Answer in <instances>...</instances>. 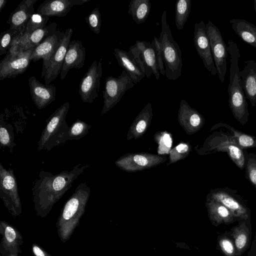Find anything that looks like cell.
<instances>
[{"label": "cell", "instance_id": "cell-20", "mask_svg": "<svg viewBox=\"0 0 256 256\" xmlns=\"http://www.w3.org/2000/svg\"><path fill=\"white\" fill-rule=\"evenodd\" d=\"M0 234L2 236L0 249L14 254L22 252L20 246L24 243L23 237L16 228L4 220H1Z\"/></svg>", "mask_w": 256, "mask_h": 256}, {"label": "cell", "instance_id": "cell-41", "mask_svg": "<svg viewBox=\"0 0 256 256\" xmlns=\"http://www.w3.org/2000/svg\"><path fill=\"white\" fill-rule=\"evenodd\" d=\"M86 21L90 29L96 34L100 32L102 26L101 14L98 7L95 8L86 18Z\"/></svg>", "mask_w": 256, "mask_h": 256}, {"label": "cell", "instance_id": "cell-31", "mask_svg": "<svg viewBox=\"0 0 256 256\" xmlns=\"http://www.w3.org/2000/svg\"><path fill=\"white\" fill-rule=\"evenodd\" d=\"M150 8V0H132L128 4V12L136 24H140L148 18Z\"/></svg>", "mask_w": 256, "mask_h": 256}, {"label": "cell", "instance_id": "cell-32", "mask_svg": "<svg viewBox=\"0 0 256 256\" xmlns=\"http://www.w3.org/2000/svg\"><path fill=\"white\" fill-rule=\"evenodd\" d=\"M14 136L12 126L7 124L3 118V114L0 116V146L4 148L8 147L10 152L12 153L14 148L16 146L14 141Z\"/></svg>", "mask_w": 256, "mask_h": 256}, {"label": "cell", "instance_id": "cell-17", "mask_svg": "<svg viewBox=\"0 0 256 256\" xmlns=\"http://www.w3.org/2000/svg\"><path fill=\"white\" fill-rule=\"evenodd\" d=\"M178 118L180 126L189 135L198 132L204 124V116L183 99L180 102Z\"/></svg>", "mask_w": 256, "mask_h": 256}, {"label": "cell", "instance_id": "cell-40", "mask_svg": "<svg viewBox=\"0 0 256 256\" xmlns=\"http://www.w3.org/2000/svg\"><path fill=\"white\" fill-rule=\"evenodd\" d=\"M232 235L234 236L236 252L240 254L246 247L248 242V232L244 227L236 228Z\"/></svg>", "mask_w": 256, "mask_h": 256}, {"label": "cell", "instance_id": "cell-15", "mask_svg": "<svg viewBox=\"0 0 256 256\" xmlns=\"http://www.w3.org/2000/svg\"><path fill=\"white\" fill-rule=\"evenodd\" d=\"M102 58L98 63L94 60L80 80L78 93L84 102L91 104L98 96L102 74Z\"/></svg>", "mask_w": 256, "mask_h": 256}, {"label": "cell", "instance_id": "cell-4", "mask_svg": "<svg viewBox=\"0 0 256 256\" xmlns=\"http://www.w3.org/2000/svg\"><path fill=\"white\" fill-rule=\"evenodd\" d=\"M166 18L164 10L161 17L162 31L158 40L164 65L165 76L168 80H174L182 74V54L180 46L173 38Z\"/></svg>", "mask_w": 256, "mask_h": 256}, {"label": "cell", "instance_id": "cell-25", "mask_svg": "<svg viewBox=\"0 0 256 256\" xmlns=\"http://www.w3.org/2000/svg\"><path fill=\"white\" fill-rule=\"evenodd\" d=\"M56 26V22H51L34 30L28 36L20 35L14 40L13 43L18 44L22 50L34 49L46 38L57 30Z\"/></svg>", "mask_w": 256, "mask_h": 256}, {"label": "cell", "instance_id": "cell-23", "mask_svg": "<svg viewBox=\"0 0 256 256\" xmlns=\"http://www.w3.org/2000/svg\"><path fill=\"white\" fill-rule=\"evenodd\" d=\"M246 64L240 72L242 87L252 107L256 104V61L249 60L244 62Z\"/></svg>", "mask_w": 256, "mask_h": 256}, {"label": "cell", "instance_id": "cell-7", "mask_svg": "<svg viewBox=\"0 0 256 256\" xmlns=\"http://www.w3.org/2000/svg\"><path fill=\"white\" fill-rule=\"evenodd\" d=\"M0 198L12 216H17L21 214L22 206L14 170L5 168L2 164H0Z\"/></svg>", "mask_w": 256, "mask_h": 256}, {"label": "cell", "instance_id": "cell-18", "mask_svg": "<svg viewBox=\"0 0 256 256\" xmlns=\"http://www.w3.org/2000/svg\"><path fill=\"white\" fill-rule=\"evenodd\" d=\"M28 86L32 100L38 110L45 108L56 100V88L53 84H43L32 76Z\"/></svg>", "mask_w": 256, "mask_h": 256}, {"label": "cell", "instance_id": "cell-30", "mask_svg": "<svg viewBox=\"0 0 256 256\" xmlns=\"http://www.w3.org/2000/svg\"><path fill=\"white\" fill-rule=\"evenodd\" d=\"M210 219L218 224H228L233 221L234 216L230 210L216 200L207 199L206 202Z\"/></svg>", "mask_w": 256, "mask_h": 256}, {"label": "cell", "instance_id": "cell-38", "mask_svg": "<svg viewBox=\"0 0 256 256\" xmlns=\"http://www.w3.org/2000/svg\"><path fill=\"white\" fill-rule=\"evenodd\" d=\"M192 146L188 142L180 143L170 150L169 152L170 162L168 165L184 159L190 154Z\"/></svg>", "mask_w": 256, "mask_h": 256}, {"label": "cell", "instance_id": "cell-3", "mask_svg": "<svg viewBox=\"0 0 256 256\" xmlns=\"http://www.w3.org/2000/svg\"><path fill=\"white\" fill-rule=\"evenodd\" d=\"M228 44L227 50L230 56V82L228 89V104L234 118L242 126H244L248 122L250 113L245 94L242 87L238 66L240 54L236 42L230 39Z\"/></svg>", "mask_w": 256, "mask_h": 256}, {"label": "cell", "instance_id": "cell-29", "mask_svg": "<svg viewBox=\"0 0 256 256\" xmlns=\"http://www.w3.org/2000/svg\"><path fill=\"white\" fill-rule=\"evenodd\" d=\"M230 23L232 29L243 41L256 48V26L242 19H231Z\"/></svg>", "mask_w": 256, "mask_h": 256}, {"label": "cell", "instance_id": "cell-45", "mask_svg": "<svg viewBox=\"0 0 256 256\" xmlns=\"http://www.w3.org/2000/svg\"><path fill=\"white\" fill-rule=\"evenodd\" d=\"M0 256H18V254H14L0 249Z\"/></svg>", "mask_w": 256, "mask_h": 256}, {"label": "cell", "instance_id": "cell-14", "mask_svg": "<svg viewBox=\"0 0 256 256\" xmlns=\"http://www.w3.org/2000/svg\"><path fill=\"white\" fill-rule=\"evenodd\" d=\"M167 158L146 152L126 154L115 162L116 165L127 172H136L148 169L164 163Z\"/></svg>", "mask_w": 256, "mask_h": 256}, {"label": "cell", "instance_id": "cell-35", "mask_svg": "<svg viewBox=\"0 0 256 256\" xmlns=\"http://www.w3.org/2000/svg\"><path fill=\"white\" fill-rule=\"evenodd\" d=\"M20 30L9 28L0 34V56L6 54L14 40L24 34Z\"/></svg>", "mask_w": 256, "mask_h": 256}, {"label": "cell", "instance_id": "cell-11", "mask_svg": "<svg viewBox=\"0 0 256 256\" xmlns=\"http://www.w3.org/2000/svg\"><path fill=\"white\" fill-rule=\"evenodd\" d=\"M33 50H9L0 62V80L15 78L24 73L29 66Z\"/></svg>", "mask_w": 256, "mask_h": 256}, {"label": "cell", "instance_id": "cell-47", "mask_svg": "<svg viewBox=\"0 0 256 256\" xmlns=\"http://www.w3.org/2000/svg\"><path fill=\"white\" fill-rule=\"evenodd\" d=\"M254 10H255V12L256 13V0H254Z\"/></svg>", "mask_w": 256, "mask_h": 256}, {"label": "cell", "instance_id": "cell-13", "mask_svg": "<svg viewBox=\"0 0 256 256\" xmlns=\"http://www.w3.org/2000/svg\"><path fill=\"white\" fill-rule=\"evenodd\" d=\"M129 50L136 58L147 78L154 74L156 80L160 78V73L154 40L150 42L137 40L136 44L130 48Z\"/></svg>", "mask_w": 256, "mask_h": 256}, {"label": "cell", "instance_id": "cell-46", "mask_svg": "<svg viewBox=\"0 0 256 256\" xmlns=\"http://www.w3.org/2000/svg\"><path fill=\"white\" fill-rule=\"evenodd\" d=\"M6 2V0H0V12H2V9L4 8Z\"/></svg>", "mask_w": 256, "mask_h": 256}, {"label": "cell", "instance_id": "cell-10", "mask_svg": "<svg viewBox=\"0 0 256 256\" xmlns=\"http://www.w3.org/2000/svg\"><path fill=\"white\" fill-rule=\"evenodd\" d=\"M206 28L217 74L222 83L227 69V46L220 30L211 21L208 22Z\"/></svg>", "mask_w": 256, "mask_h": 256}, {"label": "cell", "instance_id": "cell-27", "mask_svg": "<svg viewBox=\"0 0 256 256\" xmlns=\"http://www.w3.org/2000/svg\"><path fill=\"white\" fill-rule=\"evenodd\" d=\"M152 117V106L151 103L148 102L130 125L126 136L127 140L136 139L143 136L150 126Z\"/></svg>", "mask_w": 256, "mask_h": 256}, {"label": "cell", "instance_id": "cell-28", "mask_svg": "<svg viewBox=\"0 0 256 256\" xmlns=\"http://www.w3.org/2000/svg\"><path fill=\"white\" fill-rule=\"evenodd\" d=\"M220 130L227 132L232 137L238 145L243 150L249 148H256V136H252L236 129L223 122L214 124L211 131Z\"/></svg>", "mask_w": 256, "mask_h": 256}, {"label": "cell", "instance_id": "cell-42", "mask_svg": "<svg viewBox=\"0 0 256 256\" xmlns=\"http://www.w3.org/2000/svg\"><path fill=\"white\" fill-rule=\"evenodd\" d=\"M219 244L222 250L226 256H234L235 250L230 240L222 238L220 240Z\"/></svg>", "mask_w": 256, "mask_h": 256}, {"label": "cell", "instance_id": "cell-9", "mask_svg": "<svg viewBox=\"0 0 256 256\" xmlns=\"http://www.w3.org/2000/svg\"><path fill=\"white\" fill-rule=\"evenodd\" d=\"M237 192L236 190L228 187L216 188L210 190L206 198L223 204L234 218L246 220L250 216V210Z\"/></svg>", "mask_w": 256, "mask_h": 256}, {"label": "cell", "instance_id": "cell-26", "mask_svg": "<svg viewBox=\"0 0 256 256\" xmlns=\"http://www.w3.org/2000/svg\"><path fill=\"white\" fill-rule=\"evenodd\" d=\"M64 36V32L57 30L48 36L34 49L30 60L35 62L42 59L46 61L60 46Z\"/></svg>", "mask_w": 256, "mask_h": 256}, {"label": "cell", "instance_id": "cell-16", "mask_svg": "<svg viewBox=\"0 0 256 256\" xmlns=\"http://www.w3.org/2000/svg\"><path fill=\"white\" fill-rule=\"evenodd\" d=\"M194 45L196 52L206 70L213 76L217 74L214 61L210 42L207 34L206 24L202 20L194 24Z\"/></svg>", "mask_w": 256, "mask_h": 256}, {"label": "cell", "instance_id": "cell-34", "mask_svg": "<svg viewBox=\"0 0 256 256\" xmlns=\"http://www.w3.org/2000/svg\"><path fill=\"white\" fill-rule=\"evenodd\" d=\"M91 126L82 120H76L69 127L67 140H78L82 138L88 134Z\"/></svg>", "mask_w": 256, "mask_h": 256}, {"label": "cell", "instance_id": "cell-44", "mask_svg": "<svg viewBox=\"0 0 256 256\" xmlns=\"http://www.w3.org/2000/svg\"><path fill=\"white\" fill-rule=\"evenodd\" d=\"M32 250L34 256H52L40 246L36 244H32Z\"/></svg>", "mask_w": 256, "mask_h": 256}, {"label": "cell", "instance_id": "cell-39", "mask_svg": "<svg viewBox=\"0 0 256 256\" xmlns=\"http://www.w3.org/2000/svg\"><path fill=\"white\" fill-rule=\"evenodd\" d=\"M154 139L158 144V154H168L171 150L172 142L170 134L166 131L157 132L155 135Z\"/></svg>", "mask_w": 256, "mask_h": 256}, {"label": "cell", "instance_id": "cell-8", "mask_svg": "<svg viewBox=\"0 0 256 256\" xmlns=\"http://www.w3.org/2000/svg\"><path fill=\"white\" fill-rule=\"evenodd\" d=\"M130 76L123 70L118 78L108 76L105 81L102 91L104 106L101 114H104L114 108L121 100L126 91L134 86Z\"/></svg>", "mask_w": 256, "mask_h": 256}, {"label": "cell", "instance_id": "cell-37", "mask_svg": "<svg viewBox=\"0 0 256 256\" xmlns=\"http://www.w3.org/2000/svg\"><path fill=\"white\" fill-rule=\"evenodd\" d=\"M48 20V16L34 13L29 20L22 36H28L34 30L46 26Z\"/></svg>", "mask_w": 256, "mask_h": 256}, {"label": "cell", "instance_id": "cell-33", "mask_svg": "<svg viewBox=\"0 0 256 256\" xmlns=\"http://www.w3.org/2000/svg\"><path fill=\"white\" fill-rule=\"evenodd\" d=\"M191 0H178L176 3L175 23L178 30L183 28L190 12Z\"/></svg>", "mask_w": 256, "mask_h": 256}, {"label": "cell", "instance_id": "cell-6", "mask_svg": "<svg viewBox=\"0 0 256 256\" xmlns=\"http://www.w3.org/2000/svg\"><path fill=\"white\" fill-rule=\"evenodd\" d=\"M204 141L200 150V154H208L217 152H226L232 162L241 170L245 166L244 151L227 132L214 130Z\"/></svg>", "mask_w": 256, "mask_h": 256}, {"label": "cell", "instance_id": "cell-2", "mask_svg": "<svg viewBox=\"0 0 256 256\" xmlns=\"http://www.w3.org/2000/svg\"><path fill=\"white\" fill-rule=\"evenodd\" d=\"M90 193L86 182L78 184L74 192L64 204L56 222L58 237L62 242L70 238L79 225Z\"/></svg>", "mask_w": 256, "mask_h": 256}, {"label": "cell", "instance_id": "cell-24", "mask_svg": "<svg viewBox=\"0 0 256 256\" xmlns=\"http://www.w3.org/2000/svg\"><path fill=\"white\" fill-rule=\"evenodd\" d=\"M37 0H23L11 12L7 22L10 28L24 32L27 24L34 14V4Z\"/></svg>", "mask_w": 256, "mask_h": 256}, {"label": "cell", "instance_id": "cell-22", "mask_svg": "<svg viewBox=\"0 0 256 256\" xmlns=\"http://www.w3.org/2000/svg\"><path fill=\"white\" fill-rule=\"evenodd\" d=\"M114 54L118 64L130 76L135 84L146 76L141 66L130 51L116 48Z\"/></svg>", "mask_w": 256, "mask_h": 256}, {"label": "cell", "instance_id": "cell-43", "mask_svg": "<svg viewBox=\"0 0 256 256\" xmlns=\"http://www.w3.org/2000/svg\"><path fill=\"white\" fill-rule=\"evenodd\" d=\"M153 40L156 46V59L160 73L162 76H166L164 62L162 58V51L158 40V38L154 37Z\"/></svg>", "mask_w": 256, "mask_h": 256}, {"label": "cell", "instance_id": "cell-36", "mask_svg": "<svg viewBox=\"0 0 256 256\" xmlns=\"http://www.w3.org/2000/svg\"><path fill=\"white\" fill-rule=\"evenodd\" d=\"M244 151L245 156L246 176L256 189V154L248 152L246 150Z\"/></svg>", "mask_w": 256, "mask_h": 256}, {"label": "cell", "instance_id": "cell-5", "mask_svg": "<svg viewBox=\"0 0 256 256\" xmlns=\"http://www.w3.org/2000/svg\"><path fill=\"white\" fill-rule=\"evenodd\" d=\"M66 102L58 108L48 118L46 125L38 142V150H50L68 140L69 127L66 117L69 110Z\"/></svg>", "mask_w": 256, "mask_h": 256}, {"label": "cell", "instance_id": "cell-19", "mask_svg": "<svg viewBox=\"0 0 256 256\" xmlns=\"http://www.w3.org/2000/svg\"><path fill=\"white\" fill-rule=\"evenodd\" d=\"M85 59L86 50L82 42L78 40L70 41L60 73V78L64 80L71 69H82Z\"/></svg>", "mask_w": 256, "mask_h": 256}, {"label": "cell", "instance_id": "cell-21", "mask_svg": "<svg viewBox=\"0 0 256 256\" xmlns=\"http://www.w3.org/2000/svg\"><path fill=\"white\" fill-rule=\"evenodd\" d=\"M90 0H46L38 7L37 13L47 16H64L74 6L82 5Z\"/></svg>", "mask_w": 256, "mask_h": 256}, {"label": "cell", "instance_id": "cell-12", "mask_svg": "<svg viewBox=\"0 0 256 256\" xmlns=\"http://www.w3.org/2000/svg\"><path fill=\"white\" fill-rule=\"evenodd\" d=\"M72 32V28L65 30L60 46L48 60L43 62L41 76L46 84H50L60 74Z\"/></svg>", "mask_w": 256, "mask_h": 256}, {"label": "cell", "instance_id": "cell-1", "mask_svg": "<svg viewBox=\"0 0 256 256\" xmlns=\"http://www.w3.org/2000/svg\"><path fill=\"white\" fill-rule=\"evenodd\" d=\"M90 166L79 163L70 170H64L56 174L41 170L32 188L36 214L42 218L46 216L54 204L72 186L74 181Z\"/></svg>", "mask_w": 256, "mask_h": 256}]
</instances>
